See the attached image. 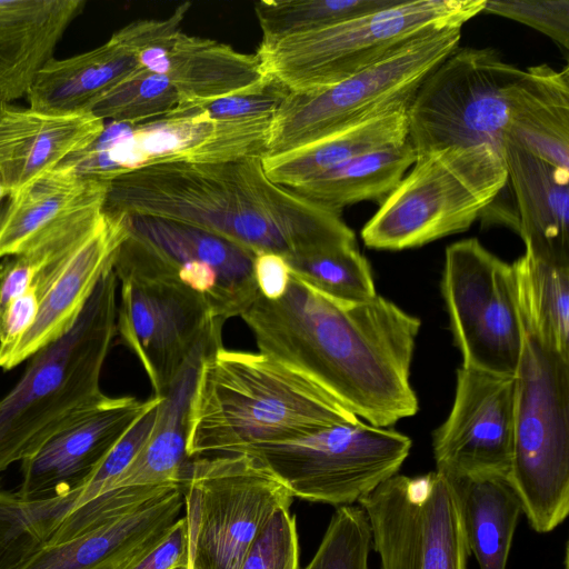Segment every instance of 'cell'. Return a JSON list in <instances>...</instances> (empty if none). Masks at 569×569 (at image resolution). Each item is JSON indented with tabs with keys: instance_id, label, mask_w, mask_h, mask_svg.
I'll return each mask as SVG.
<instances>
[{
	"instance_id": "6da1fadb",
	"label": "cell",
	"mask_w": 569,
	"mask_h": 569,
	"mask_svg": "<svg viewBox=\"0 0 569 569\" xmlns=\"http://www.w3.org/2000/svg\"><path fill=\"white\" fill-rule=\"evenodd\" d=\"M260 353L302 372L359 419L389 428L419 409L410 367L420 319L376 296L342 301L291 273L284 295H258L240 316Z\"/></svg>"
},
{
	"instance_id": "7a4b0ae2",
	"label": "cell",
	"mask_w": 569,
	"mask_h": 569,
	"mask_svg": "<svg viewBox=\"0 0 569 569\" xmlns=\"http://www.w3.org/2000/svg\"><path fill=\"white\" fill-rule=\"evenodd\" d=\"M103 210L183 223L286 260L357 243L339 213L272 182L261 156L134 169L109 181Z\"/></svg>"
},
{
	"instance_id": "3957f363",
	"label": "cell",
	"mask_w": 569,
	"mask_h": 569,
	"mask_svg": "<svg viewBox=\"0 0 569 569\" xmlns=\"http://www.w3.org/2000/svg\"><path fill=\"white\" fill-rule=\"evenodd\" d=\"M360 420L302 372L264 353L219 349L200 362L187 415L190 458L298 440Z\"/></svg>"
},
{
	"instance_id": "277c9868",
	"label": "cell",
	"mask_w": 569,
	"mask_h": 569,
	"mask_svg": "<svg viewBox=\"0 0 569 569\" xmlns=\"http://www.w3.org/2000/svg\"><path fill=\"white\" fill-rule=\"evenodd\" d=\"M117 288L112 263L71 330L36 352L0 399V472L108 398L100 379L117 335Z\"/></svg>"
},
{
	"instance_id": "5b68a950",
	"label": "cell",
	"mask_w": 569,
	"mask_h": 569,
	"mask_svg": "<svg viewBox=\"0 0 569 569\" xmlns=\"http://www.w3.org/2000/svg\"><path fill=\"white\" fill-rule=\"evenodd\" d=\"M520 320L508 481L530 527L547 533L569 512V353Z\"/></svg>"
},
{
	"instance_id": "8992f818",
	"label": "cell",
	"mask_w": 569,
	"mask_h": 569,
	"mask_svg": "<svg viewBox=\"0 0 569 569\" xmlns=\"http://www.w3.org/2000/svg\"><path fill=\"white\" fill-rule=\"evenodd\" d=\"M502 151L488 144L419 154L361 229L369 248L402 250L466 231L507 186Z\"/></svg>"
},
{
	"instance_id": "52a82bcc",
	"label": "cell",
	"mask_w": 569,
	"mask_h": 569,
	"mask_svg": "<svg viewBox=\"0 0 569 569\" xmlns=\"http://www.w3.org/2000/svg\"><path fill=\"white\" fill-rule=\"evenodd\" d=\"M486 0H397L393 4L323 29L260 42L268 76L290 92L336 84L425 33L462 27Z\"/></svg>"
},
{
	"instance_id": "ba28073f",
	"label": "cell",
	"mask_w": 569,
	"mask_h": 569,
	"mask_svg": "<svg viewBox=\"0 0 569 569\" xmlns=\"http://www.w3.org/2000/svg\"><path fill=\"white\" fill-rule=\"evenodd\" d=\"M461 29L416 37L330 87L289 91L273 116L264 156L299 149L371 117L409 107L421 82L459 47Z\"/></svg>"
},
{
	"instance_id": "9c48e42d",
	"label": "cell",
	"mask_w": 569,
	"mask_h": 569,
	"mask_svg": "<svg viewBox=\"0 0 569 569\" xmlns=\"http://www.w3.org/2000/svg\"><path fill=\"white\" fill-rule=\"evenodd\" d=\"M113 270L120 283L117 335L142 366L153 396L163 397L194 359L222 347L224 322L201 296L121 246Z\"/></svg>"
},
{
	"instance_id": "30bf717a",
	"label": "cell",
	"mask_w": 569,
	"mask_h": 569,
	"mask_svg": "<svg viewBox=\"0 0 569 569\" xmlns=\"http://www.w3.org/2000/svg\"><path fill=\"white\" fill-rule=\"evenodd\" d=\"M181 487L189 569H238L273 515L293 499L249 452L192 458Z\"/></svg>"
},
{
	"instance_id": "8fae6325",
	"label": "cell",
	"mask_w": 569,
	"mask_h": 569,
	"mask_svg": "<svg viewBox=\"0 0 569 569\" xmlns=\"http://www.w3.org/2000/svg\"><path fill=\"white\" fill-rule=\"evenodd\" d=\"M522 69L491 48H457L417 89L407 140L417 154L488 143L502 151L510 90Z\"/></svg>"
},
{
	"instance_id": "7c38bea8",
	"label": "cell",
	"mask_w": 569,
	"mask_h": 569,
	"mask_svg": "<svg viewBox=\"0 0 569 569\" xmlns=\"http://www.w3.org/2000/svg\"><path fill=\"white\" fill-rule=\"evenodd\" d=\"M410 449L408 436L360 419L241 452L254 456L293 498L340 507L359 502L397 475Z\"/></svg>"
},
{
	"instance_id": "4fadbf2b",
	"label": "cell",
	"mask_w": 569,
	"mask_h": 569,
	"mask_svg": "<svg viewBox=\"0 0 569 569\" xmlns=\"http://www.w3.org/2000/svg\"><path fill=\"white\" fill-rule=\"evenodd\" d=\"M272 119L221 121L202 111L184 110L136 126L110 122L90 147L59 166L87 178L111 181L158 163L263 157Z\"/></svg>"
},
{
	"instance_id": "5bb4252c",
	"label": "cell",
	"mask_w": 569,
	"mask_h": 569,
	"mask_svg": "<svg viewBox=\"0 0 569 569\" xmlns=\"http://www.w3.org/2000/svg\"><path fill=\"white\" fill-rule=\"evenodd\" d=\"M380 569H467L459 495L439 471L395 475L359 500Z\"/></svg>"
},
{
	"instance_id": "9a60e30c",
	"label": "cell",
	"mask_w": 569,
	"mask_h": 569,
	"mask_svg": "<svg viewBox=\"0 0 569 569\" xmlns=\"http://www.w3.org/2000/svg\"><path fill=\"white\" fill-rule=\"evenodd\" d=\"M441 291L462 365L515 376L523 332L512 263L476 238L446 249Z\"/></svg>"
},
{
	"instance_id": "2e32d148",
	"label": "cell",
	"mask_w": 569,
	"mask_h": 569,
	"mask_svg": "<svg viewBox=\"0 0 569 569\" xmlns=\"http://www.w3.org/2000/svg\"><path fill=\"white\" fill-rule=\"evenodd\" d=\"M513 436V376L461 365L451 410L433 435L436 470L451 480L508 477Z\"/></svg>"
},
{
	"instance_id": "e0dca14e",
	"label": "cell",
	"mask_w": 569,
	"mask_h": 569,
	"mask_svg": "<svg viewBox=\"0 0 569 569\" xmlns=\"http://www.w3.org/2000/svg\"><path fill=\"white\" fill-rule=\"evenodd\" d=\"M123 247L201 296L214 318L241 316L259 295L250 251L198 228L160 222L151 240L131 227Z\"/></svg>"
},
{
	"instance_id": "ac0fdd59",
	"label": "cell",
	"mask_w": 569,
	"mask_h": 569,
	"mask_svg": "<svg viewBox=\"0 0 569 569\" xmlns=\"http://www.w3.org/2000/svg\"><path fill=\"white\" fill-rule=\"evenodd\" d=\"M109 397L52 435L20 462L17 493L24 500H46L82 489L96 468L138 417L154 401Z\"/></svg>"
},
{
	"instance_id": "d6986e66",
	"label": "cell",
	"mask_w": 569,
	"mask_h": 569,
	"mask_svg": "<svg viewBox=\"0 0 569 569\" xmlns=\"http://www.w3.org/2000/svg\"><path fill=\"white\" fill-rule=\"evenodd\" d=\"M129 231L130 217L102 211L64 259L31 326L13 343L0 347L1 369H13L71 330Z\"/></svg>"
},
{
	"instance_id": "ffe728a7",
	"label": "cell",
	"mask_w": 569,
	"mask_h": 569,
	"mask_svg": "<svg viewBox=\"0 0 569 569\" xmlns=\"http://www.w3.org/2000/svg\"><path fill=\"white\" fill-rule=\"evenodd\" d=\"M109 181L57 167L9 196L0 214V258L90 223L103 211Z\"/></svg>"
},
{
	"instance_id": "44dd1931",
	"label": "cell",
	"mask_w": 569,
	"mask_h": 569,
	"mask_svg": "<svg viewBox=\"0 0 569 569\" xmlns=\"http://www.w3.org/2000/svg\"><path fill=\"white\" fill-rule=\"evenodd\" d=\"M106 121L90 111L50 113L7 107L0 117V182L6 196L90 147Z\"/></svg>"
},
{
	"instance_id": "7402d4cb",
	"label": "cell",
	"mask_w": 569,
	"mask_h": 569,
	"mask_svg": "<svg viewBox=\"0 0 569 569\" xmlns=\"http://www.w3.org/2000/svg\"><path fill=\"white\" fill-rule=\"evenodd\" d=\"M502 157L526 252L551 264L569 266V170L533 156L507 138Z\"/></svg>"
},
{
	"instance_id": "603a6c76",
	"label": "cell",
	"mask_w": 569,
	"mask_h": 569,
	"mask_svg": "<svg viewBox=\"0 0 569 569\" xmlns=\"http://www.w3.org/2000/svg\"><path fill=\"white\" fill-rule=\"evenodd\" d=\"M181 485L68 541L47 545L19 569H117L178 519Z\"/></svg>"
},
{
	"instance_id": "cb8c5ba5",
	"label": "cell",
	"mask_w": 569,
	"mask_h": 569,
	"mask_svg": "<svg viewBox=\"0 0 569 569\" xmlns=\"http://www.w3.org/2000/svg\"><path fill=\"white\" fill-rule=\"evenodd\" d=\"M83 0H0V101L27 96Z\"/></svg>"
},
{
	"instance_id": "d4e9b609",
	"label": "cell",
	"mask_w": 569,
	"mask_h": 569,
	"mask_svg": "<svg viewBox=\"0 0 569 569\" xmlns=\"http://www.w3.org/2000/svg\"><path fill=\"white\" fill-rule=\"evenodd\" d=\"M505 138L569 170V69L539 64L522 70L509 97ZM503 138V139H505Z\"/></svg>"
},
{
	"instance_id": "484cf974",
	"label": "cell",
	"mask_w": 569,
	"mask_h": 569,
	"mask_svg": "<svg viewBox=\"0 0 569 569\" xmlns=\"http://www.w3.org/2000/svg\"><path fill=\"white\" fill-rule=\"evenodd\" d=\"M164 77L179 93L178 108L228 97L270 79L257 53H242L182 30L169 51Z\"/></svg>"
},
{
	"instance_id": "4316f807",
	"label": "cell",
	"mask_w": 569,
	"mask_h": 569,
	"mask_svg": "<svg viewBox=\"0 0 569 569\" xmlns=\"http://www.w3.org/2000/svg\"><path fill=\"white\" fill-rule=\"evenodd\" d=\"M138 68L134 57L112 36L90 51L52 58L27 93L30 109L50 113L88 111L99 97Z\"/></svg>"
},
{
	"instance_id": "83f0119b",
	"label": "cell",
	"mask_w": 569,
	"mask_h": 569,
	"mask_svg": "<svg viewBox=\"0 0 569 569\" xmlns=\"http://www.w3.org/2000/svg\"><path fill=\"white\" fill-rule=\"evenodd\" d=\"M407 109L400 107L366 119L299 149L262 157L268 178L291 188L365 152L407 140Z\"/></svg>"
},
{
	"instance_id": "f1b7e54d",
	"label": "cell",
	"mask_w": 569,
	"mask_h": 569,
	"mask_svg": "<svg viewBox=\"0 0 569 569\" xmlns=\"http://www.w3.org/2000/svg\"><path fill=\"white\" fill-rule=\"evenodd\" d=\"M202 358L194 359L162 397L151 435L109 490L182 483L192 459L187 453V415Z\"/></svg>"
},
{
	"instance_id": "f546056e",
	"label": "cell",
	"mask_w": 569,
	"mask_h": 569,
	"mask_svg": "<svg viewBox=\"0 0 569 569\" xmlns=\"http://www.w3.org/2000/svg\"><path fill=\"white\" fill-rule=\"evenodd\" d=\"M418 154L406 140L371 150L288 188L299 197L336 213L361 201L381 202L401 181Z\"/></svg>"
},
{
	"instance_id": "4dcf8cb0",
	"label": "cell",
	"mask_w": 569,
	"mask_h": 569,
	"mask_svg": "<svg viewBox=\"0 0 569 569\" xmlns=\"http://www.w3.org/2000/svg\"><path fill=\"white\" fill-rule=\"evenodd\" d=\"M451 481L459 495L467 545L479 569H507L515 530L522 512L508 477Z\"/></svg>"
},
{
	"instance_id": "1f68e13d",
	"label": "cell",
	"mask_w": 569,
	"mask_h": 569,
	"mask_svg": "<svg viewBox=\"0 0 569 569\" xmlns=\"http://www.w3.org/2000/svg\"><path fill=\"white\" fill-rule=\"evenodd\" d=\"M512 266L520 318L569 353V266L551 264L526 251Z\"/></svg>"
},
{
	"instance_id": "d6a6232c",
	"label": "cell",
	"mask_w": 569,
	"mask_h": 569,
	"mask_svg": "<svg viewBox=\"0 0 569 569\" xmlns=\"http://www.w3.org/2000/svg\"><path fill=\"white\" fill-rule=\"evenodd\" d=\"M79 491L46 500H24L0 479V569H19L46 547Z\"/></svg>"
},
{
	"instance_id": "836d02e7",
	"label": "cell",
	"mask_w": 569,
	"mask_h": 569,
	"mask_svg": "<svg viewBox=\"0 0 569 569\" xmlns=\"http://www.w3.org/2000/svg\"><path fill=\"white\" fill-rule=\"evenodd\" d=\"M397 0H261L254 13L262 42L316 31L389 7Z\"/></svg>"
},
{
	"instance_id": "e575fe53",
	"label": "cell",
	"mask_w": 569,
	"mask_h": 569,
	"mask_svg": "<svg viewBox=\"0 0 569 569\" xmlns=\"http://www.w3.org/2000/svg\"><path fill=\"white\" fill-rule=\"evenodd\" d=\"M291 273L338 300L360 302L377 296L371 268L357 244H343L287 260Z\"/></svg>"
},
{
	"instance_id": "d590c367",
	"label": "cell",
	"mask_w": 569,
	"mask_h": 569,
	"mask_svg": "<svg viewBox=\"0 0 569 569\" xmlns=\"http://www.w3.org/2000/svg\"><path fill=\"white\" fill-rule=\"evenodd\" d=\"M180 97L169 79L141 68L99 97L88 111L102 120L130 126L171 114Z\"/></svg>"
},
{
	"instance_id": "8d00e7d4",
	"label": "cell",
	"mask_w": 569,
	"mask_h": 569,
	"mask_svg": "<svg viewBox=\"0 0 569 569\" xmlns=\"http://www.w3.org/2000/svg\"><path fill=\"white\" fill-rule=\"evenodd\" d=\"M371 549V529L363 509L359 505L340 506L303 569H370Z\"/></svg>"
},
{
	"instance_id": "74e56055",
	"label": "cell",
	"mask_w": 569,
	"mask_h": 569,
	"mask_svg": "<svg viewBox=\"0 0 569 569\" xmlns=\"http://www.w3.org/2000/svg\"><path fill=\"white\" fill-rule=\"evenodd\" d=\"M178 485L133 486L106 491L72 508L48 545L61 543L123 516Z\"/></svg>"
},
{
	"instance_id": "f35d334b",
	"label": "cell",
	"mask_w": 569,
	"mask_h": 569,
	"mask_svg": "<svg viewBox=\"0 0 569 569\" xmlns=\"http://www.w3.org/2000/svg\"><path fill=\"white\" fill-rule=\"evenodd\" d=\"M190 7V2H183L166 19L136 20L112 37L134 57L141 69L164 76L169 51Z\"/></svg>"
},
{
	"instance_id": "ab89813d",
	"label": "cell",
	"mask_w": 569,
	"mask_h": 569,
	"mask_svg": "<svg viewBox=\"0 0 569 569\" xmlns=\"http://www.w3.org/2000/svg\"><path fill=\"white\" fill-rule=\"evenodd\" d=\"M161 399L162 397L156 396L152 405L138 417L104 457L80 490L73 508L108 491L112 482L130 465L153 430Z\"/></svg>"
},
{
	"instance_id": "60d3db41",
	"label": "cell",
	"mask_w": 569,
	"mask_h": 569,
	"mask_svg": "<svg viewBox=\"0 0 569 569\" xmlns=\"http://www.w3.org/2000/svg\"><path fill=\"white\" fill-rule=\"evenodd\" d=\"M238 569H299L297 525L290 509L273 515Z\"/></svg>"
},
{
	"instance_id": "b9f144b4",
	"label": "cell",
	"mask_w": 569,
	"mask_h": 569,
	"mask_svg": "<svg viewBox=\"0 0 569 569\" xmlns=\"http://www.w3.org/2000/svg\"><path fill=\"white\" fill-rule=\"evenodd\" d=\"M288 93L284 86L270 77L260 86L212 101L178 108L173 112L198 110L221 121L268 118L274 116Z\"/></svg>"
},
{
	"instance_id": "7bdbcfd3",
	"label": "cell",
	"mask_w": 569,
	"mask_h": 569,
	"mask_svg": "<svg viewBox=\"0 0 569 569\" xmlns=\"http://www.w3.org/2000/svg\"><path fill=\"white\" fill-rule=\"evenodd\" d=\"M482 12L527 24L569 48V0H486Z\"/></svg>"
},
{
	"instance_id": "ee69618b",
	"label": "cell",
	"mask_w": 569,
	"mask_h": 569,
	"mask_svg": "<svg viewBox=\"0 0 569 569\" xmlns=\"http://www.w3.org/2000/svg\"><path fill=\"white\" fill-rule=\"evenodd\" d=\"M189 567V535L186 517L156 536L117 569H172Z\"/></svg>"
},
{
	"instance_id": "f6af8a7d",
	"label": "cell",
	"mask_w": 569,
	"mask_h": 569,
	"mask_svg": "<svg viewBox=\"0 0 569 569\" xmlns=\"http://www.w3.org/2000/svg\"><path fill=\"white\" fill-rule=\"evenodd\" d=\"M252 271L259 295L264 299L278 300L287 291L291 270L282 256L274 252L256 254Z\"/></svg>"
},
{
	"instance_id": "bcb514c9",
	"label": "cell",
	"mask_w": 569,
	"mask_h": 569,
	"mask_svg": "<svg viewBox=\"0 0 569 569\" xmlns=\"http://www.w3.org/2000/svg\"><path fill=\"white\" fill-rule=\"evenodd\" d=\"M8 104L0 101V117L3 113V111L7 109Z\"/></svg>"
},
{
	"instance_id": "7dc6e473",
	"label": "cell",
	"mask_w": 569,
	"mask_h": 569,
	"mask_svg": "<svg viewBox=\"0 0 569 569\" xmlns=\"http://www.w3.org/2000/svg\"><path fill=\"white\" fill-rule=\"evenodd\" d=\"M3 197H7V196H6V192H4V190H3L2 184H1V182H0V201H1V199H2Z\"/></svg>"
},
{
	"instance_id": "c3c4849f",
	"label": "cell",
	"mask_w": 569,
	"mask_h": 569,
	"mask_svg": "<svg viewBox=\"0 0 569 569\" xmlns=\"http://www.w3.org/2000/svg\"><path fill=\"white\" fill-rule=\"evenodd\" d=\"M172 569H189L188 566H179V567H176V568H172Z\"/></svg>"
}]
</instances>
